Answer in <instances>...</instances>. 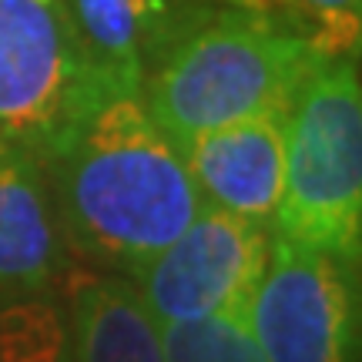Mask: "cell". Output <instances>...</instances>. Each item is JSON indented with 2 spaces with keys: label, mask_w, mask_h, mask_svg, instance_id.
<instances>
[{
  "label": "cell",
  "mask_w": 362,
  "mask_h": 362,
  "mask_svg": "<svg viewBox=\"0 0 362 362\" xmlns=\"http://www.w3.org/2000/svg\"><path fill=\"white\" fill-rule=\"evenodd\" d=\"M285 115L245 117L205 131L181 148L208 205L269 225L285 185Z\"/></svg>",
  "instance_id": "cell-8"
},
{
  "label": "cell",
  "mask_w": 362,
  "mask_h": 362,
  "mask_svg": "<svg viewBox=\"0 0 362 362\" xmlns=\"http://www.w3.org/2000/svg\"><path fill=\"white\" fill-rule=\"evenodd\" d=\"M275 17L309 44L322 61H359L362 47V0H242Z\"/></svg>",
  "instance_id": "cell-11"
},
{
  "label": "cell",
  "mask_w": 362,
  "mask_h": 362,
  "mask_svg": "<svg viewBox=\"0 0 362 362\" xmlns=\"http://www.w3.org/2000/svg\"><path fill=\"white\" fill-rule=\"evenodd\" d=\"M61 269V225L34 148L0 138V292H40Z\"/></svg>",
  "instance_id": "cell-9"
},
{
  "label": "cell",
  "mask_w": 362,
  "mask_h": 362,
  "mask_svg": "<svg viewBox=\"0 0 362 362\" xmlns=\"http://www.w3.org/2000/svg\"><path fill=\"white\" fill-rule=\"evenodd\" d=\"M71 319L78 362H165L158 322L131 279H78L71 288Z\"/></svg>",
  "instance_id": "cell-10"
},
{
  "label": "cell",
  "mask_w": 362,
  "mask_h": 362,
  "mask_svg": "<svg viewBox=\"0 0 362 362\" xmlns=\"http://www.w3.org/2000/svg\"><path fill=\"white\" fill-rule=\"evenodd\" d=\"M275 235L356 265L362 248L359 61H315L285 115V185Z\"/></svg>",
  "instance_id": "cell-3"
},
{
  "label": "cell",
  "mask_w": 362,
  "mask_h": 362,
  "mask_svg": "<svg viewBox=\"0 0 362 362\" xmlns=\"http://www.w3.org/2000/svg\"><path fill=\"white\" fill-rule=\"evenodd\" d=\"M158 332L165 362H265L242 315L168 322Z\"/></svg>",
  "instance_id": "cell-12"
},
{
  "label": "cell",
  "mask_w": 362,
  "mask_h": 362,
  "mask_svg": "<svg viewBox=\"0 0 362 362\" xmlns=\"http://www.w3.org/2000/svg\"><path fill=\"white\" fill-rule=\"evenodd\" d=\"M98 94H141L148 71L215 0H64Z\"/></svg>",
  "instance_id": "cell-7"
},
{
  "label": "cell",
  "mask_w": 362,
  "mask_h": 362,
  "mask_svg": "<svg viewBox=\"0 0 362 362\" xmlns=\"http://www.w3.org/2000/svg\"><path fill=\"white\" fill-rule=\"evenodd\" d=\"M322 57L275 17L242 0H215L141 84V101L178 151L198 134L288 111Z\"/></svg>",
  "instance_id": "cell-2"
},
{
  "label": "cell",
  "mask_w": 362,
  "mask_h": 362,
  "mask_svg": "<svg viewBox=\"0 0 362 362\" xmlns=\"http://www.w3.org/2000/svg\"><path fill=\"white\" fill-rule=\"evenodd\" d=\"M242 319L265 362H356L359 356L352 265L279 235H272L269 262Z\"/></svg>",
  "instance_id": "cell-4"
},
{
  "label": "cell",
  "mask_w": 362,
  "mask_h": 362,
  "mask_svg": "<svg viewBox=\"0 0 362 362\" xmlns=\"http://www.w3.org/2000/svg\"><path fill=\"white\" fill-rule=\"evenodd\" d=\"M269 248V225L205 202L171 245L131 272V285L158 325L242 315L265 272Z\"/></svg>",
  "instance_id": "cell-5"
},
{
  "label": "cell",
  "mask_w": 362,
  "mask_h": 362,
  "mask_svg": "<svg viewBox=\"0 0 362 362\" xmlns=\"http://www.w3.org/2000/svg\"><path fill=\"white\" fill-rule=\"evenodd\" d=\"M64 332L44 302H17L0 315V362H61Z\"/></svg>",
  "instance_id": "cell-13"
},
{
  "label": "cell",
  "mask_w": 362,
  "mask_h": 362,
  "mask_svg": "<svg viewBox=\"0 0 362 362\" xmlns=\"http://www.w3.org/2000/svg\"><path fill=\"white\" fill-rule=\"evenodd\" d=\"M57 225L84 259L117 272L171 245L205 198L141 94H98L37 151Z\"/></svg>",
  "instance_id": "cell-1"
},
{
  "label": "cell",
  "mask_w": 362,
  "mask_h": 362,
  "mask_svg": "<svg viewBox=\"0 0 362 362\" xmlns=\"http://www.w3.org/2000/svg\"><path fill=\"white\" fill-rule=\"evenodd\" d=\"M90 98L64 0H0V138L40 151Z\"/></svg>",
  "instance_id": "cell-6"
}]
</instances>
